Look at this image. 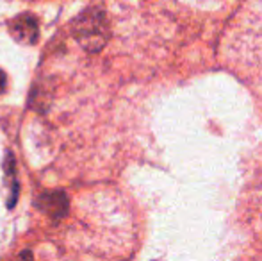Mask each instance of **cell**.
Instances as JSON below:
<instances>
[{
	"label": "cell",
	"instance_id": "cell-1",
	"mask_svg": "<svg viewBox=\"0 0 262 261\" xmlns=\"http://www.w3.org/2000/svg\"><path fill=\"white\" fill-rule=\"evenodd\" d=\"M72 34L86 52L97 54L107 45L111 36L109 22L100 7H88L72 22Z\"/></svg>",
	"mask_w": 262,
	"mask_h": 261
},
{
	"label": "cell",
	"instance_id": "cell-6",
	"mask_svg": "<svg viewBox=\"0 0 262 261\" xmlns=\"http://www.w3.org/2000/svg\"><path fill=\"white\" fill-rule=\"evenodd\" d=\"M7 88V75L4 73V70H0V93H4Z\"/></svg>",
	"mask_w": 262,
	"mask_h": 261
},
{
	"label": "cell",
	"instance_id": "cell-4",
	"mask_svg": "<svg viewBox=\"0 0 262 261\" xmlns=\"http://www.w3.org/2000/svg\"><path fill=\"white\" fill-rule=\"evenodd\" d=\"M2 170H4V186H6V193H7L6 204L9 209H13L16 206L18 193H20V183H18L16 159H14V154L11 150H6Z\"/></svg>",
	"mask_w": 262,
	"mask_h": 261
},
{
	"label": "cell",
	"instance_id": "cell-3",
	"mask_svg": "<svg viewBox=\"0 0 262 261\" xmlns=\"http://www.w3.org/2000/svg\"><path fill=\"white\" fill-rule=\"evenodd\" d=\"M9 32L21 45H36L39 39V25L34 14L21 13L9 22Z\"/></svg>",
	"mask_w": 262,
	"mask_h": 261
},
{
	"label": "cell",
	"instance_id": "cell-2",
	"mask_svg": "<svg viewBox=\"0 0 262 261\" xmlns=\"http://www.w3.org/2000/svg\"><path fill=\"white\" fill-rule=\"evenodd\" d=\"M34 208L57 224L70 213V200L62 190H45L34 198Z\"/></svg>",
	"mask_w": 262,
	"mask_h": 261
},
{
	"label": "cell",
	"instance_id": "cell-5",
	"mask_svg": "<svg viewBox=\"0 0 262 261\" xmlns=\"http://www.w3.org/2000/svg\"><path fill=\"white\" fill-rule=\"evenodd\" d=\"M11 261H34V256H32V252L29 251V249H25V251L18 252Z\"/></svg>",
	"mask_w": 262,
	"mask_h": 261
}]
</instances>
